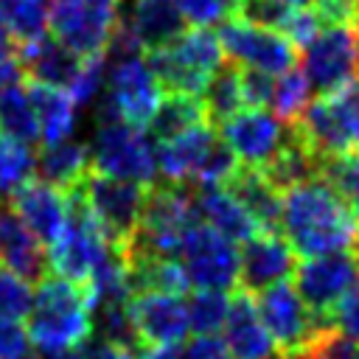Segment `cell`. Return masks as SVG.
<instances>
[{"label":"cell","instance_id":"obj_1","mask_svg":"<svg viewBox=\"0 0 359 359\" xmlns=\"http://www.w3.org/2000/svg\"><path fill=\"white\" fill-rule=\"evenodd\" d=\"M356 227L359 219L323 177L303 180L280 194V230L303 258L345 252Z\"/></svg>","mask_w":359,"mask_h":359},{"label":"cell","instance_id":"obj_2","mask_svg":"<svg viewBox=\"0 0 359 359\" xmlns=\"http://www.w3.org/2000/svg\"><path fill=\"white\" fill-rule=\"evenodd\" d=\"M93 331V300L84 283L67 280L56 272L39 280L34 306L28 311L31 345L50 356L76 348Z\"/></svg>","mask_w":359,"mask_h":359},{"label":"cell","instance_id":"obj_3","mask_svg":"<svg viewBox=\"0 0 359 359\" xmlns=\"http://www.w3.org/2000/svg\"><path fill=\"white\" fill-rule=\"evenodd\" d=\"M196 222H199V210H196V196L191 185L157 180L154 185L146 188L140 224L135 236L123 244V252L177 258L182 236Z\"/></svg>","mask_w":359,"mask_h":359},{"label":"cell","instance_id":"obj_4","mask_svg":"<svg viewBox=\"0 0 359 359\" xmlns=\"http://www.w3.org/2000/svg\"><path fill=\"white\" fill-rule=\"evenodd\" d=\"M146 62L165 93H185L202 98L205 84L227 59L216 31L191 28L182 31L171 45L149 50Z\"/></svg>","mask_w":359,"mask_h":359},{"label":"cell","instance_id":"obj_5","mask_svg":"<svg viewBox=\"0 0 359 359\" xmlns=\"http://www.w3.org/2000/svg\"><path fill=\"white\" fill-rule=\"evenodd\" d=\"M157 140L143 129L123 121L98 123L93 140L87 143L90 168L107 177L129 180L137 185H154L157 174Z\"/></svg>","mask_w":359,"mask_h":359},{"label":"cell","instance_id":"obj_6","mask_svg":"<svg viewBox=\"0 0 359 359\" xmlns=\"http://www.w3.org/2000/svg\"><path fill=\"white\" fill-rule=\"evenodd\" d=\"M65 194H67V219L59 236L50 241L48 261H50V272L76 283H87L90 272L115 241H109V236L87 208L79 185Z\"/></svg>","mask_w":359,"mask_h":359},{"label":"cell","instance_id":"obj_7","mask_svg":"<svg viewBox=\"0 0 359 359\" xmlns=\"http://www.w3.org/2000/svg\"><path fill=\"white\" fill-rule=\"evenodd\" d=\"M121 20V0H48V28L76 56L104 53Z\"/></svg>","mask_w":359,"mask_h":359},{"label":"cell","instance_id":"obj_8","mask_svg":"<svg viewBox=\"0 0 359 359\" xmlns=\"http://www.w3.org/2000/svg\"><path fill=\"white\" fill-rule=\"evenodd\" d=\"M177 261L191 286L227 292L238 283V247L202 219L182 236Z\"/></svg>","mask_w":359,"mask_h":359},{"label":"cell","instance_id":"obj_9","mask_svg":"<svg viewBox=\"0 0 359 359\" xmlns=\"http://www.w3.org/2000/svg\"><path fill=\"white\" fill-rule=\"evenodd\" d=\"M252 300H255V311H258L264 328L269 331L280 359L300 356V351L309 345V339L320 328H328L306 309V303L300 300V294L294 292V286L289 280H278V283L261 289Z\"/></svg>","mask_w":359,"mask_h":359},{"label":"cell","instance_id":"obj_10","mask_svg":"<svg viewBox=\"0 0 359 359\" xmlns=\"http://www.w3.org/2000/svg\"><path fill=\"white\" fill-rule=\"evenodd\" d=\"M79 191H81L87 208L93 210V216L98 219V224L104 227V233L109 236V241L123 247L140 224L146 185L107 177V174H98L90 168L84 174V180L79 182Z\"/></svg>","mask_w":359,"mask_h":359},{"label":"cell","instance_id":"obj_11","mask_svg":"<svg viewBox=\"0 0 359 359\" xmlns=\"http://www.w3.org/2000/svg\"><path fill=\"white\" fill-rule=\"evenodd\" d=\"M224 59L244 70H258L266 76H280L294 67V45L275 28H264L247 20H224L216 31Z\"/></svg>","mask_w":359,"mask_h":359},{"label":"cell","instance_id":"obj_12","mask_svg":"<svg viewBox=\"0 0 359 359\" xmlns=\"http://www.w3.org/2000/svg\"><path fill=\"white\" fill-rule=\"evenodd\" d=\"M314 93H331L353 81L359 70V34L356 25H323L303 45V65Z\"/></svg>","mask_w":359,"mask_h":359},{"label":"cell","instance_id":"obj_13","mask_svg":"<svg viewBox=\"0 0 359 359\" xmlns=\"http://www.w3.org/2000/svg\"><path fill=\"white\" fill-rule=\"evenodd\" d=\"M101 95L109 101V107L123 123L146 129L149 118L154 115L163 98V87L154 79L143 53H135V56L107 59V79H104Z\"/></svg>","mask_w":359,"mask_h":359},{"label":"cell","instance_id":"obj_14","mask_svg":"<svg viewBox=\"0 0 359 359\" xmlns=\"http://www.w3.org/2000/svg\"><path fill=\"white\" fill-rule=\"evenodd\" d=\"M294 292L306 303V309L323 323L334 325L331 311L339 303V297L348 292L353 278L359 275V261L345 250V252H328V255H314L306 258L303 264L294 266Z\"/></svg>","mask_w":359,"mask_h":359},{"label":"cell","instance_id":"obj_15","mask_svg":"<svg viewBox=\"0 0 359 359\" xmlns=\"http://www.w3.org/2000/svg\"><path fill=\"white\" fill-rule=\"evenodd\" d=\"M289 123L278 121L261 107H244L219 123L222 140L241 165L264 168L289 140Z\"/></svg>","mask_w":359,"mask_h":359},{"label":"cell","instance_id":"obj_16","mask_svg":"<svg viewBox=\"0 0 359 359\" xmlns=\"http://www.w3.org/2000/svg\"><path fill=\"white\" fill-rule=\"evenodd\" d=\"M294 266L297 261L289 241L269 230H258L244 241V250H238V283L250 294H258L278 280H289Z\"/></svg>","mask_w":359,"mask_h":359},{"label":"cell","instance_id":"obj_17","mask_svg":"<svg viewBox=\"0 0 359 359\" xmlns=\"http://www.w3.org/2000/svg\"><path fill=\"white\" fill-rule=\"evenodd\" d=\"M129 314L143 345H180L188 334V311L182 294L137 292L129 300Z\"/></svg>","mask_w":359,"mask_h":359},{"label":"cell","instance_id":"obj_18","mask_svg":"<svg viewBox=\"0 0 359 359\" xmlns=\"http://www.w3.org/2000/svg\"><path fill=\"white\" fill-rule=\"evenodd\" d=\"M42 244H50L65 219H67V194L42 182V180H25L14 191H8L6 205Z\"/></svg>","mask_w":359,"mask_h":359},{"label":"cell","instance_id":"obj_19","mask_svg":"<svg viewBox=\"0 0 359 359\" xmlns=\"http://www.w3.org/2000/svg\"><path fill=\"white\" fill-rule=\"evenodd\" d=\"M222 331H224V345L230 351V359H280L269 331L264 328L255 311L252 294L244 289H238L230 297Z\"/></svg>","mask_w":359,"mask_h":359},{"label":"cell","instance_id":"obj_20","mask_svg":"<svg viewBox=\"0 0 359 359\" xmlns=\"http://www.w3.org/2000/svg\"><path fill=\"white\" fill-rule=\"evenodd\" d=\"M0 266L28 283H39L45 275H50L45 244L8 208L0 210Z\"/></svg>","mask_w":359,"mask_h":359},{"label":"cell","instance_id":"obj_21","mask_svg":"<svg viewBox=\"0 0 359 359\" xmlns=\"http://www.w3.org/2000/svg\"><path fill=\"white\" fill-rule=\"evenodd\" d=\"M17 48V56H20V65H22V73L36 81V84H48V87H65L73 81L79 65H81V56H76L70 48H65L62 42H56L53 36H39L34 42H22V45H14Z\"/></svg>","mask_w":359,"mask_h":359},{"label":"cell","instance_id":"obj_22","mask_svg":"<svg viewBox=\"0 0 359 359\" xmlns=\"http://www.w3.org/2000/svg\"><path fill=\"white\" fill-rule=\"evenodd\" d=\"M216 132L208 123H199L177 137L160 140L157 149V174L165 182H185L191 185L196 168L202 165L205 154L210 151V146L216 143Z\"/></svg>","mask_w":359,"mask_h":359},{"label":"cell","instance_id":"obj_23","mask_svg":"<svg viewBox=\"0 0 359 359\" xmlns=\"http://www.w3.org/2000/svg\"><path fill=\"white\" fill-rule=\"evenodd\" d=\"M121 17L146 50L171 45L188 25L177 0H132V8Z\"/></svg>","mask_w":359,"mask_h":359},{"label":"cell","instance_id":"obj_24","mask_svg":"<svg viewBox=\"0 0 359 359\" xmlns=\"http://www.w3.org/2000/svg\"><path fill=\"white\" fill-rule=\"evenodd\" d=\"M196 196V210L199 219L205 224H210L213 230H219L222 236H227L236 244L250 241L261 227L255 224V219L250 216V210L224 188V185H208L194 191Z\"/></svg>","mask_w":359,"mask_h":359},{"label":"cell","instance_id":"obj_25","mask_svg":"<svg viewBox=\"0 0 359 359\" xmlns=\"http://www.w3.org/2000/svg\"><path fill=\"white\" fill-rule=\"evenodd\" d=\"M224 188L250 210L261 230H280V191L261 174V168L238 165L236 174L224 182Z\"/></svg>","mask_w":359,"mask_h":359},{"label":"cell","instance_id":"obj_26","mask_svg":"<svg viewBox=\"0 0 359 359\" xmlns=\"http://www.w3.org/2000/svg\"><path fill=\"white\" fill-rule=\"evenodd\" d=\"M34 171L39 174L42 182H48L59 191H70L90 171V151L84 143H76L70 137L59 140V143H48L36 154Z\"/></svg>","mask_w":359,"mask_h":359},{"label":"cell","instance_id":"obj_27","mask_svg":"<svg viewBox=\"0 0 359 359\" xmlns=\"http://www.w3.org/2000/svg\"><path fill=\"white\" fill-rule=\"evenodd\" d=\"M28 95H31V104H34V112L39 121V140L45 146L67 140L76 129V104L70 101L67 90L31 81Z\"/></svg>","mask_w":359,"mask_h":359},{"label":"cell","instance_id":"obj_28","mask_svg":"<svg viewBox=\"0 0 359 359\" xmlns=\"http://www.w3.org/2000/svg\"><path fill=\"white\" fill-rule=\"evenodd\" d=\"M199 123H208L205 115V104L196 95H185V93H165L154 109V115L146 123V132L154 140H168L177 137Z\"/></svg>","mask_w":359,"mask_h":359},{"label":"cell","instance_id":"obj_29","mask_svg":"<svg viewBox=\"0 0 359 359\" xmlns=\"http://www.w3.org/2000/svg\"><path fill=\"white\" fill-rule=\"evenodd\" d=\"M0 132L28 146L39 143V121L28 87H22V81L0 93Z\"/></svg>","mask_w":359,"mask_h":359},{"label":"cell","instance_id":"obj_30","mask_svg":"<svg viewBox=\"0 0 359 359\" xmlns=\"http://www.w3.org/2000/svg\"><path fill=\"white\" fill-rule=\"evenodd\" d=\"M202 104H205L208 123H213V126H219L222 121H227L233 112L244 109L241 79H238V67L233 62H224L210 76V81L205 84V93H202Z\"/></svg>","mask_w":359,"mask_h":359},{"label":"cell","instance_id":"obj_31","mask_svg":"<svg viewBox=\"0 0 359 359\" xmlns=\"http://www.w3.org/2000/svg\"><path fill=\"white\" fill-rule=\"evenodd\" d=\"M311 93L314 90H311V84H309V79H306V73L300 67L283 70L272 81V98H269V104L275 109V118L283 121V123H294L303 115V109L309 107Z\"/></svg>","mask_w":359,"mask_h":359},{"label":"cell","instance_id":"obj_32","mask_svg":"<svg viewBox=\"0 0 359 359\" xmlns=\"http://www.w3.org/2000/svg\"><path fill=\"white\" fill-rule=\"evenodd\" d=\"M227 306H230L227 292H219V289H196V292L188 297V303H185V311H188V331H196V334H216V331L224 325Z\"/></svg>","mask_w":359,"mask_h":359},{"label":"cell","instance_id":"obj_33","mask_svg":"<svg viewBox=\"0 0 359 359\" xmlns=\"http://www.w3.org/2000/svg\"><path fill=\"white\" fill-rule=\"evenodd\" d=\"M320 177L348 202L353 216L359 219V151L345 157H328L320 163Z\"/></svg>","mask_w":359,"mask_h":359},{"label":"cell","instance_id":"obj_34","mask_svg":"<svg viewBox=\"0 0 359 359\" xmlns=\"http://www.w3.org/2000/svg\"><path fill=\"white\" fill-rule=\"evenodd\" d=\"M36 154L28 143H20L0 132V191H14L34 174Z\"/></svg>","mask_w":359,"mask_h":359},{"label":"cell","instance_id":"obj_35","mask_svg":"<svg viewBox=\"0 0 359 359\" xmlns=\"http://www.w3.org/2000/svg\"><path fill=\"white\" fill-rule=\"evenodd\" d=\"M104 79H107V59H104V53L81 59L73 81L67 84V95L76 104V109L93 107L98 101V95L104 93Z\"/></svg>","mask_w":359,"mask_h":359},{"label":"cell","instance_id":"obj_36","mask_svg":"<svg viewBox=\"0 0 359 359\" xmlns=\"http://www.w3.org/2000/svg\"><path fill=\"white\" fill-rule=\"evenodd\" d=\"M294 359H359V339L328 325L320 328Z\"/></svg>","mask_w":359,"mask_h":359},{"label":"cell","instance_id":"obj_37","mask_svg":"<svg viewBox=\"0 0 359 359\" xmlns=\"http://www.w3.org/2000/svg\"><path fill=\"white\" fill-rule=\"evenodd\" d=\"M31 306H34L31 283L0 266V314L11 320H25Z\"/></svg>","mask_w":359,"mask_h":359},{"label":"cell","instance_id":"obj_38","mask_svg":"<svg viewBox=\"0 0 359 359\" xmlns=\"http://www.w3.org/2000/svg\"><path fill=\"white\" fill-rule=\"evenodd\" d=\"M185 22H191L194 28H210L224 22L238 6L236 0H177Z\"/></svg>","mask_w":359,"mask_h":359},{"label":"cell","instance_id":"obj_39","mask_svg":"<svg viewBox=\"0 0 359 359\" xmlns=\"http://www.w3.org/2000/svg\"><path fill=\"white\" fill-rule=\"evenodd\" d=\"M0 359H36L31 353L28 331L20 325V320L0 314Z\"/></svg>","mask_w":359,"mask_h":359},{"label":"cell","instance_id":"obj_40","mask_svg":"<svg viewBox=\"0 0 359 359\" xmlns=\"http://www.w3.org/2000/svg\"><path fill=\"white\" fill-rule=\"evenodd\" d=\"M331 320H334V328H339V331H345V334H351V337L359 339V275L353 278V283L348 286V292L334 306Z\"/></svg>","mask_w":359,"mask_h":359},{"label":"cell","instance_id":"obj_41","mask_svg":"<svg viewBox=\"0 0 359 359\" xmlns=\"http://www.w3.org/2000/svg\"><path fill=\"white\" fill-rule=\"evenodd\" d=\"M238 79H241L244 107H266L269 104V98H272V76L238 67Z\"/></svg>","mask_w":359,"mask_h":359},{"label":"cell","instance_id":"obj_42","mask_svg":"<svg viewBox=\"0 0 359 359\" xmlns=\"http://www.w3.org/2000/svg\"><path fill=\"white\" fill-rule=\"evenodd\" d=\"M76 348H79L81 359H137V353H132V351H126V348H121V345H115V342H109L93 331Z\"/></svg>","mask_w":359,"mask_h":359},{"label":"cell","instance_id":"obj_43","mask_svg":"<svg viewBox=\"0 0 359 359\" xmlns=\"http://www.w3.org/2000/svg\"><path fill=\"white\" fill-rule=\"evenodd\" d=\"M180 359H230V351H227L224 339H219L213 334H196L180 351Z\"/></svg>","mask_w":359,"mask_h":359},{"label":"cell","instance_id":"obj_44","mask_svg":"<svg viewBox=\"0 0 359 359\" xmlns=\"http://www.w3.org/2000/svg\"><path fill=\"white\" fill-rule=\"evenodd\" d=\"M22 65H20V56H17V48L6 45L0 48V93H6L8 87L20 84L22 81Z\"/></svg>","mask_w":359,"mask_h":359},{"label":"cell","instance_id":"obj_45","mask_svg":"<svg viewBox=\"0 0 359 359\" xmlns=\"http://www.w3.org/2000/svg\"><path fill=\"white\" fill-rule=\"evenodd\" d=\"M137 359H180V351L174 345H146Z\"/></svg>","mask_w":359,"mask_h":359},{"label":"cell","instance_id":"obj_46","mask_svg":"<svg viewBox=\"0 0 359 359\" xmlns=\"http://www.w3.org/2000/svg\"><path fill=\"white\" fill-rule=\"evenodd\" d=\"M6 45H14V42H11L8 25H6V20H3V11H0V48H6Z\"/></svg>","mask_w":359,"mask_h":359},{"label":"cell","instance_id":"obj_47","mask_svg":"<svg viewBox=\"0 0 359 359\" xmlns=\"http://www.w3.org/2000/svg\"><path fill=\"white\" fill-rule=\"evenodd\" d=\"M48 359H81V353L70 348V351H62V353H50Z\"/></svg>","mask_w":359,"mask_h":359},{"label":"cell","instance_id":"obj_48","mask_svg":"<svg viewBox=\"0 0 359 359\" xmlns=\"http://www.w3.org/2000/svg\"><path fill=\"white\" fill-rule=\"evenodd\" d=\"M278 3H283V6H289V8H306V6H311L314 0H278Z\"/></svg>","mask_w":359,"mask_h":359},{"label":"cell","instance_id":"obj_49","mask_svg":"<svg viewBox=\"0 0 359 359\" xmlns=\"http://www.w3.org/2000/svg\"><path fill=\"white\" fill-rule=\"evenodd\" d=\"M17 3H22V0H0V11L11 8V6H17Z\"/></svg>","mask_w":359,"mask_h":359},{"label":"cell","instance_id":"obj_50","mask_svg":"<svg viewBox=\"0 0 359 359\" xmlns=\"http://www.w3.org/2000/svg\"><path fill=\"white\" fill-rule=\"evenodd\" d=\"M351 247H353V252H356V261H359V227H356V236H353V244H351Z\"/></svg>","mask_w":359,"mask_h":359},{"label":"cell","instance_id":"obj_51","mask_svg":"<svg viewBox=\"0 0 359 359\" xmlns=\"http://www.w3.org/2000/svg\"><path fill=\"white\" fill-rule=\"evenodd\" d=\"M356 34H359V25H356Z\"/></svg>","mask_w":359,"mask_h":359},{"label":"cell","instance_id":"obj_52","mask_svg":"<svg viewBox=\"0 0 359 359\" xmlns=\"http://www.w3.org/2000/svg\"><path fill=\"white\" fill-rule=\"evenodd\" d=\"M0 194H3V191H0Z\"/></svg>","mask_w":359,"mask_h":359},{"label":"cell","instance_id":"obj_53","mask_svg":"<svg viewBox=\"0 0 359 359\" xmlns=\"http://www.w3.org/2000/svg\"><path fill=\"white\" fill-rule=\"evenodd\" d=\"M356 3H359V0H356Z\"/></svg>","mask_w":359,"mask_h":359}]
</instances>
